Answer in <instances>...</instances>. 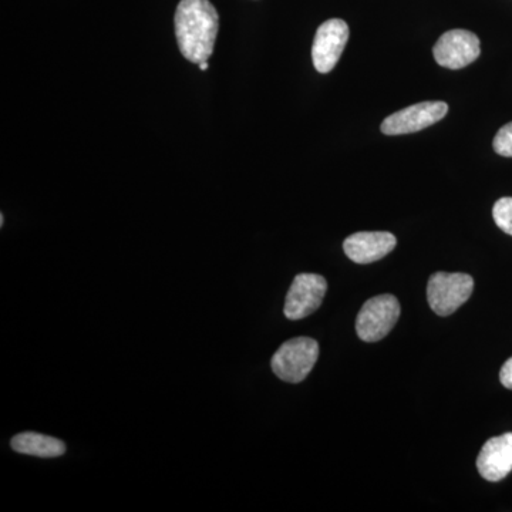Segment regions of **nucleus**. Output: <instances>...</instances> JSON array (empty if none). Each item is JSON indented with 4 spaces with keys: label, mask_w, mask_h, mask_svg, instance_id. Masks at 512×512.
<instances>
[{
    "label": "nucleus",
    "mask_w": 512,
    "mask_h": 512,
    "mask_svg": "<svg viewBox=\"0 0 512 512\" xmlns=\"http://www.w3.org/2000/svg\"><path fill=\"white\" fill-rule=\"evenodd\" d=\"M319 343L315 339L295 338L288 340L272 356L271 367L279 379L286 383H301L318 362Z\"/></svg>",
    "instance_id": "2"
},
{
    "label": "nucleus",
    "mask_w": 512,
    "mask_h": 512,
    "mask_svg": "<svg viewBox=\"0 0 512 512\" xmlns=\"http://www.w3.org/2000/svg\"><path fill=\"white\" fill-rule=\"evenodd\" d=\"M495 153L503 157H512V123L505 124L500 128L494 138Z\"/></svg>",
    "instance_id": "13"
},
{
    "label": "nucleus",
    "mask_w": 512,
    "mask_h": 512,
    "mask_svg": "<svg viewBox=\"0 0 512 512\" xmlns=\"http://www.w3.org/2000/svg\"><path fill=\"white\" fill-rule=\"evenodd\" d=\"M328 291V282L322 275L301 274L293 279L286 295L284 313L286 318L301 320L320 308Z\"/></svg>",
    "instance_id": "6"
},
{
    "label": "nucleus",
    "mask_w": 512,
    "mask_h": 512,
    "mask_svg": "<svg viewBox=\"0 0 512 512\" xmlns=\"http://www.w3.org/2000/svg\"><path fill=\"white\" fill-rule=\"evenodd\" d=\"M175 36L188 62H208L220 29L217 9L210 0H181L175 10Z\"/></svg>",
    "instance_id": "1"
},
{
    "label": "nucleus",
    "mask_w": 512,
    "mask_h": 512,
    "mask_svg": "<svg viewBox=\"0 0 512 512\" xmlns=\"http://www.w3.org/2000/svg\"><path fill=\"white\" fill-rule=\"evenodd\" d=\"M500 382L503 383L504 387L512 390V357L501 367Z\"/></svg>",
    "instance_id": "14"
},
{
    "label": "nucleus",
    "mask_w": 512,
    "mask_h": 512,
    "mask_svg": "<svg viewBox=\"0 0 512 512\" xmlns=\"http://www.w3.org/2000/svg\"><path fill=\"white\" fill-rule=\"evenodd\" d=\"M480 476L490 483H498L512 471V433L493 437L484 444L477 457Z\"/></svg>",
    "instance_id": "9"
},
{
    "label": "nucleus",
    "mask_w": 512,
    "mask_h": 512,
    "mask_svg": "<svg viewBox=\"0 0 512 512\" xmlns=\"http://www.w3.org/2000/svg\"><path fill=\"white\" fill-rule=\"evenodd\" d=\"M493 217L497 227L512 237V197H504L495 202Z\"/></svg>",
    "instance_id": "12"
},
{
    "label": "nucleus",
    "mask_w": 512,
    "mask_h": 512,
    "mask_svg": "<svg viewBox=\"0 0 512 512\" xmlns=\"http://www.w3.org/2000/svg\"><path fill=\"white\" fill-rule=\"evenodd\" d=\"M349 33L348 23L342 19H330L319 26L312 46L313 66L319 73L335 69L348 45Z\"/></svg>",
    "instance_id": "7"
},
{
    "label": "nucleus",
    "mask_w": 512,
    "mask_h": 512,
    "mask_svg": "<svg viewBox=\"0 0 512 512\" xmlns=\"http://www.w3.org/2000/svg\"><path fill=\"white\" fill-rule=\"evenodd\" d=\"M198 66H200L202 72H205V70H208V67H210V64H208V62H202L198 64Z\"/></svg>",
    "instance_id": "15"
},
{
    "label": "nucleus",
    "mask_w": 512,
    "mask_h": 512,
    "mask_svg": "<svg viewBox=\"0 0 512 512\" xmlns=\"http://www.w3.org/2000/svg\"><path fill=\"white\" fill-rule=\"evenodd\" d=\"M400 316V303L396 296L379 295L369 299L360 309L356 319L357 336L363 342H379L386 338Z\"/></svg>",
    "instance_id": "4"
},
{
    "label": "nucleus",
    "mask_w": 512,
    "mask_h": 512,
    "mask_svg": "<svg viewBox=\"0 0 512 512\" xmlns=\"http://www.w3.org/2000/svg\"><path fill=\"white\" fill-rule=\"evenodd\" d=\"M433 53L441 67L450 70L463 69L476 62L480 56V39L468 30H450L437 40Z\"/></svg>",
    "instance_id": "8"
},
{
    "label": "nucleus",
    "mask_w": 512,
    "mask_h": 512,
    "mask_svg": "<svg viewBox=\"0 0 512 512\" xmlns=\"http://www.w3.org/2000/svg\"><path fill=\"white\" fill-rule=\"evenodd\" d=\"M447 113L448 106L444 101H423L413 104L387 117L382 123V133L386 136L417 133L439 123Z\"/></svg>",
    "instance_id": "5"
},
{
    "label": "nucleus",
    "mask_w": 512,
    "mask_h": 512,
    "mask_svg": "<svg viewBox=\"0 0 512 512\" xmlns=\"http://www.w3.org/2000/svg\"><path fill=\"white\" fill-rule=\"evenodd\" d=\"M3 224H5V217H3V214L0 215V227H3Z\"/></svg>",
    "instance_id": "16"
},
{
    "label": "nucleus",
    "mask_w": 512,
    "mask_h": 512,
    "mask_svg": "<svg viewBox=\"0 0 512 512\" xmlns=\"http://www.w3.org/2000/svg\"><path fill=\"white\" fill-rule=\"evenodd\" d=\"M10 446L16 453L40 458H56L66 453L63 441L33 431L13 437Z\"/></svg>",
    "instance_id": "11"
},
{
    "label": "nucleus",
    "mask_w": 512,
    "mask_h": 512,
    "mask_svg": "<svg viewBox=\"0 0 512 512\" xmlns=\"http://www.w3.org/2000/svg\"><path fill=\"white\" fill-rule=\"evenodd\" d=\"M474 279L468 274L436 272L427 284V301L439 316H450L470 299Z\"/></svg>",
    "instance_id": "3"
},
{
    "label": "nucleus",
    "mask_w": 512,
    "mask_h": 512,
    "mask_svg": "<svg viewBox=\"0 0 512 512\" xmlns=\"http://www.w3.org/2000/svg\"><path fill=\"white\" fill-rule=\"evenodd\" d=\"M397 239L390 232H356L343 242L350 261L366 265L380 261L396 248Z\"/></svg>",
    "instance_id": "10"
}]
</instances>
